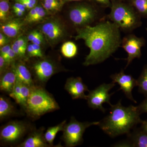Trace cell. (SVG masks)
Returning a JSON list of instances; mask_svg holds the SVG:
<instances>
[{"mask_svg":"<svg viewBox=\"0 0 147 147\" xmlns=\"http://www.w3.org/2000/svg\"><path fill=\"white\" fill-rule=\"evenodd\" d=\"M76 40H83L90 49L84 65L88 66L103 62L121 47V31L110 20H102L94 26L76 29Z\"/></svg>","mask_w":147,"mask_h":147,"instance_id":"1","label":"cell"},{"mask_svg":"<svg viewBox=\"0 0 147 147\" xmlns=\"http://www.w3.org/2000/svg\"><path fill=\"white\" fill-rule=\"evenodd\" d=\"M109 114L100 121L99 126L101 129L111 137L128 134L133 127L142 123L141 113L137 106L130 105L125 107L121 100L111 105Z\"/></svg>","mask_w":147,"mask_h":147,"instance_id":"2","label":"cell"},{"mask_svg":"<svg viewBox=\"0 0 147 147\" xmlns=\"http://www.w3.org/2000/svg\"><path fill=\"white\" fill-rule=\"evenodd\" d=\"M108 20L116 24L121 31L131 33L142 26V17L129 3L111 0Z\"/></svg>","mask_w":147,"mask_h":147,"instance_id":"3","label":"cell"},{"mask_svg":"<svg viewBox=\"0 0 147 147\" xmlns=\"http://www.w3.org/2000/svg\"><path fill=\"white\" fill-rule=\"evenodd\" d=\"M59 108L53 96L43 87L35 85L31 87L30 94L24 109L29 117L37 119Z\"/></svg>","mask_w":147,"mask_h":147,"instance_id":"4","label":"cell"},{"mask_svg":"<svg viewBox=\"0 0 147 147\" xmlns=\"http://www.w3.org/2000/svg\"><path fill=\"white\" fill-rule=\"evenodd\" d=\"M69 16L76 29L92 26L94 22L98 23L107 18L100 9L86 4L78 5L71 8Z\"/></svg>","mask_w":147,"mask_h":147,"instance_id":"5","label":"cell"},{"mask_svg":"<svg viewBox=\"0 0 147 147\" xmlns=\"http://www.w3.org/2000/svg\"><path fill=\"white\" fill-rule=\"evenodd\" d=\"M99 124L100 121L79 122L72 117L69 122L65 123L63 131V139L65 146L73 147L81 145L84 142L83 135L86 129Z\"/></svg>","mask_w":147,"mask_h":147,"instance_id":"6","label":"cell"},{"mask_svg":"<svg viewBox=\"0 0 147 147\" xmlns=\"http://www.w3.org/2000/svg\"><path fill=\"white\" fill-rule=\"evenodd\" d=\"M115 86V83H103L92 90L89 91L86 100L90 108L94 110H99L105 113L106 109L102 106L103 103H107L111 106L110 98L114 94H110L109 92Z\"/></svg>","mask_w":147,"mask_h":147,"instance_id":"7","label":"cell"},{"mask_svg":"<svg viewBox=\"0 0 147 147\" xmlns=\"http://www.w3.org/2000/svg\"><path fill=\"white\" fill-rule=\"evenodd\" d=\"M28 130V126L21 121H12L1 129L0 139L3 143L14 144L22 138Z\"/></svg>","mask_w":147,"mask_h":147,"instance_id":"8","label":"cell"},{"mask_svg":"<svg viewBox=\"0 0 147 147\" xmlns=\"http://www.w3.org/2000/svg\"><path fill=\"white\" fill-rule=\"evenodd\" d=\"M146 40L143 37H138L133 34L129 33L122 39L121 47L127 53L125 68L135 59H139L142 56V48L144 46Z\"/></svg>","mask_w":147,"mask_h":147,"instance_id":"9","label":"cell"},{"mask_svg":"<svg viewBox=\"0 0 147 147\" xmlns=\"http://www.w3.org/2000/svg\"><path fill=\"white\" fill-rule=\"evenodd\" d=\"M32 68L36 81L40 86L46 83L57 71L55 64L46 59L36 62Z\"/></svg>","mask_w":147,"mask_h":147,"instance_id":"10","label":"cell"},{"mask_svg":"<svg viewBox=\"0 0 147 147\" xmlns=\"http://www.w3.org/2000/svg\"><path fill=\"white\" fill-rule=\"evenodd\" d=\"M113 83H117L120 86L125 96L132 102L137 103L132 94V90L137 86V80L130 74H126L123 70H121L119 73L112 74L110 76Z\"/></svg>","mask_w":147,"mask_h":147,"instance_id":"11","label":"cell"},{"mask_svg":"<svg viewBox=\"0 0 147 147\" xmlns=\"http://www.w3.org/2000/svg\"><path fill=\"white\" fill-rule=\"evenodd\" d=\"M65 89L70 94L74 100L84 99L86 100L87 95L85 92H89L88 86L84 84L81 77H71L67 80Z\"/></svg>","mask_w":147,"mask_h":147,"instance_id":"12","label":"cell"},{"mask_svg":"<svg viewBox=\"0 0 147 147\" xmlns=\"http://www.w3.org/2000/svg\"><path fill=\"white\" fill-rule=\"evenodd\" d=\"M41 31L46 39L51 43L59 40L65 34L63 27L57 21H48L43 24Z\"/></svg>","mask_w":147,"mask_h":147,"instance_id":"13","label":"cell"},{"mask_svg":"<svg viewBox=\"0 0 147 147\" xmlns=\"http://www.w3.org/2000/svg\"><path fill=\"white\" fill-rule=\"evenodd\" d=\"M44 129L33 130L29 134L24 141L18 145L19 147H52L45 140Z\"/></svg>","mask_w":147,"mask_h":147,"instance_id":"14","label":"cell"},{"mask_svg":"<svg viewBox=\"0 0 147 147\" xmlns=\"http://www.w3.org/2000/svg\"><path fill=\"white\" fill-rule=\"evenodd\" d=\"M16 76L13 67L5 71L1 76L0 79V90L1 91L10 94L16 84Z\"/></svg>","mask_w":147,"mask_h":147,"instance_id":"15","label":"cell"},{"mask_svg":"<svg viewBox=\"0 0 147 147\" xmlns=\"http://www.w3.org/2000/svg\"><path fill=\"white\" fill-rule=\"evenodd\" d=\"M17 81L22 84L32 87L35 85L31 73L27 67L22 63H18L13 66Z\"/></svg>","mask_w":147,"mask_h":147,"instance_id":"16","label":"cell"},{"mask_svg":"<svg viewBox=\"0 0 147 147\" xmlns=\"http://www.w3.org/2000/svg\"><path fill=\"white\" fill-rule=\"evenodd\" d=\"M128 139L133 147H147V133L142 128L136 129L127 134Z\"/></svg>","mask_w":147,"mask_h":147,"instance_id":"17","label":"cell"},{"mask_svg":"<svg viewBox=\"0 0 147 147\" xmlns=\"http://www.w3.org/2000/svg\"><path fill=\"white\" fill-rule=\"evenodd\" d=\"M24 23L19 19H13L6 22L1 26L3 33L8 37L16 36L23 28Z\"/></svg>","mask_w":147,"mask_h":147,"instance_id":"18","label":"cell"},{"mask_svg":"<svg viewBox=\"0 0 147 147\" xmlns=\"http://www.w3.org/2000/svg\"><path fill=\"white\" fill-rule=\"evenodd\" d=\"M14 108L11 102L6 98L0 97V119L3 120L8 117L14 113Z\"/></svg>","mask_w":147,"mask_h":147,"instance_id":"19","label":"cell"},{"mask_svg":"<svg viewBox=\"0 0 147 147\" xmlns=\"http://www.w3.org/2000/svg\"><path fill=\"white\" fill-rule=\"evenodd\" d=\"M66 123V121H63L57 125L49 127L45 131L44 134L45 140L51 146H53V142L57 134L59 131H63Z\"/></svg>","mask_w":147,"mask_h":147,"instance_id":"20","label":"cell"},{"mask_svg":"<svg viewBox=\"0 0 147 147\" xmlns=\"http://www.w3.org/2000/svg\"><path fill=\"white\" fill-rule=\"evenodd\" d=\"M137 80L139 92L147 97V64L144 66L141 74Z\"/></svg>","mask_w":147,"mask_h":147,"instance_id":"21","label":"cell"},{"mask_svg":"<svg viewBox=\"0 0 147 147\" xmlns=\"http://www.w3.org/2000/svg\"><path fill=\"white\" fill-rule=\"evenodd\" d=\"M61 52L64 57L70 59L77 55L78 48L74 42L67 41L65 42L62 46Z\"/></svg>","mask_w":147,"mask_h":147,"instance_id":"22","label":"cell"},{"mask_svg":"<svg viewBox=\"0 0 147 147\" xmlns=\"http://www.w3.org/2000/svg\"><path fill=\"white\" fill-rule=\"evenodd\" d=\"M129 3L142 18H147V0H129Z\"/></svg>","mask_w":147,"mask_h":147,"instance_id":"23","label":"cell"},{"mask_svg":"<svg viewBox=\"0 0 147 147\" xmlns=\"http://www.w3.org/2000/svg\"><path fill=\"white\" fill-rule=\"evenodd\" d=\"M31 91V87L21 83V93L19 98V105L24 109L26 108L27 101L28 99Z\"/></svg>","mask_w":147,"mask_h":147,"instance_id":"24","label":"cell"},{"mask_svg":"<svg viewBox=\"0 0 147 147\" xmlns=\"http://www.w3.org/2000/svg\"><path fill=\"white\" fill-rule=\"evenodd\" d=\"M9 6L8 2L6 0H1L0 2V19L4 21L8 17Z\"/></svg>","mask_w":147,"mask_h":147,"instance_id":"25","label":"cell"},{"mask_svg":"<svg viewBox=\"0 0 147 147\" xmlns=\"http://www.w3.org/2000/svg\"><path fill=\"white\" fill-rule=\"evenodd\" d=\"M21 82L16 81V84L14 86L12 92L9 94V96L15 100L16 103L19 104V98H20V93L21 88Z\"/></svg>","mask_w":147,"mask_h":147,"instance_id":"26","label":"cell"},{"mask_svg":"<svg viewBox=\"0 0 147 147\" xmlns=\"http://www.w3.org/2000/svg\"><path fill=\"white\" fill-rule=\"evenodd\" d=\"M35 8L37 12L33 22H37L42 20L46 14L45 9L42 7L36 6L35 7Z\"/></svg>","mask_w":147,"mask_h":147,"instance_id":"27","label":"cell"},{"mask_svg":"<svg viewBox=\"0 0 147 147\" xmlns=\"http://www.w3.org/2000/svg\"><path fill=\"white\" fill-rule=\"evenodd\" d=\"M11 47L12 50L16 53L17 57L21 58L24 57H25L26 51L21 48V47H19L18 45H16L15 42H13V44L11 45Z\"/></svg>","mask_w":147,"mask_h":147,"instance_id":"28","label":"cell"},{"mask_svg":"<svg viewBox=\"0 0 147 147\" xmlns=\"http://www.w3.org/2000/svg\"><path fill=\"white\" fill-rule=\"evenodd\" d=\"M27 39L24 36H21L18 38L14 42L19 47L26 51L28 46L27 45Z\"/></svg>","mask_w":147,"mask_h":147,"instance_id":"29","label":"cell"},{"mask_svg":"<svg viewBox=\"0 0 147 147\" xmlns=\"http://www.w3.org/2000/svg\"><path fill=\"white\" fill-rule=\"evenodd\" d=\"M16 57L17 56H16V53L12 50V48H11L8 53L3 58L5 59L7 63L8 64V65H9L11 63L13 62Z\"/></svg>","mask_w":147,"mask_h":147,"instance_id":"30","label":"cell"},{"mask_svg":"<svg viewBox=\"0 0 147 147\" xmlns=\"http://www.w3.org/2000/svg\"><path fill=\"white\" fill-rule=\"evenodd\" d=\"M95 2L100 5V7H110L112 2L111 0H94Z\"/></svg>","mask_w":147,"mask_h":147,"instance_id":"31","label":"cell"},{"mask_svg":"<svg viewBox=\"0 0 147 147\" xmlns=\"http://www.w3.org/2000/svg\"><path fill=\"white\" fill-rule=\"evenodd\" d=\"M8 65V64L7 63L4 58L2 56L0 55V72H1V75L5 72V71L6 68Z\"/></svg>","mask_w":147,"mask_h":147,"instance_id":"32","label":"cell"},{"mask_svg":"<svg viewBox=\"0 0 147 147\" xmlns=\"http://www.w3.org/2000/svg\"><path fill=\"white\" fill-rule=\"evenodd\" d=\"M140 113H147V97L137 106Z\"/></svg>","mask_w":147,"mask_h":147,"instance_id":"33","label":"cell"},{"mask_svg":"<svg viewBox=\"0 0 147 147\" xmlns=\"http://www.w3.org/2000/svg\"><path fill=\"white\" fill-rule=\"evenodd\" d=\"M36 10L35 7L32 9L26 16V21L28 22H33L35 16H36Z\"/></svg>","mask_w":147,"mask_h":147,"instance_id":"34","label":"cell"},{"mask_svg":"<svg viewBox=\"0 0 147 147\" xmlns=\"http://www.w3.org/2000/svg\"><path fill=\"white\" fill-rule=\"evenodd\" d=\"M33 47L36 53L37 58H42L43 57V54L40 45L37 44H32Z\"/></svg>","mask_w":147,"mask_h":147,"instance_id":"35","label":"cell"},{"mask_svg":"<svg viewBox=\"0 0 147 147\" xmlns=\"http://www.w3.org/2000/svg\"><path fill=\"white\" fill-rule=\"evenodd\" d=\"M27 51L28 52V55L30 57H37L36 53L32 44H30L28 45Z\"/></svg>","mask_w":147,"mask_h":147,"instance_id":"36","label":"cell"},{"mask_svg":"<svg viewBox=\"0 0 147 147\" xmlns=\"http://www.w3.org/2000/svg\"><path fill=\"white\" fill-rule=\"evenodd\" d=\"M11 48V47L9 45H5L2 47L0 50L1 56H2L3 57H5Z\"/></svg>","mask_w":147,"mask_h":147,"instance_id":"37","label":"cell"},{"mask_svg":"<svg viewBox=\"0 0 147 147\" xmlns=\"http://www.w3.org/2000/svg\"><path fill=\"white\" fill-rule=\"evenodd\" d=\"M41 32L37 30H34L30 33L28 37V39L29 41L32 42Z\"/></svg>","mask_w":147,"mask_h":147,"instance_id":"38","label":"cell"},{"mask_svg":"<svg viewBox=\"0 0 147 147\" xmlns=\"http://www.w3.org/2000/svg\"><path fill=\"white\" fill-rule=\"evenodd\" d=\"M7 37L3 33H0V46L3 47L5 45L8 41Z\"/></svg>","mask_w":147,"mask_h":147,"instance_id":"39","label":"cell"},{"mask_svg":"<svg viewBox=\"0 0 147 147\" xmlns=\"http://www.w3.org/2000/svg\"><path fill=\"white\" fill-rule=\"evenodd\" d=\"M42 5H43L44 9L47 10H57L59 8V7L53 5L45 2H44V3H42Z\"/></svg>","mask_w":147,"mask_h":147,"instance_id":"40","label":"cell"},{"mask_svg":"<svg viewBox=\"0 0 147 147\" xmlns=\"http://www.w3.org/2000/svg\"><path fill=\"white\" fill-rule=\"evenodd\" d=\"M41 32L39 35H38L32 41V43L33 44H37V45H40L42 44L43 41V36Z\"/></svg>","mask_w":147,"mask_h":147,"instance_id":"41","label":"cell"},{"mask_svg":"<svg viewBox=\"0 0 147 147\" xmlns=\"http://www.w3.org/2000/svg\"><path fill=\"white\" fill-rule=\"evenodd\" d=\"M13 10L14 9H20V10L25 11L26 7L24 5L22 4L21 3L18 2L14 4L13 7Z\"/></svg>","mask_w":147,"mask_h":147,"instance_id":"42","label":"cell"},{"mask_svg":"<svg viewBox=\"0 0 147 147\" xmlns=\"http://www.w3.org/2000/svg\"><path fill=\"white\" fill-rule=\"evenodd\" d=\"M44 2L60 7V3L58 0H44Z\"/></svg>","mask_w":147,"mask_h":147,"instance_id":"43","label":"cell"},{"mask_svg":"<svg viewBox=\"0 0 147 147\" xmlns=\"http://www.w3.org/2000/svg\"><path fill=\"white\" fill-rule=\"evenodd\" d=\"M141 128L147 133V119L146 120L142 121Z\"/></svg>","mask_w":147,"mask_h":147,"instance_id":"44","label":"cell"},{"mask_svg":"<svg viewBox=\"0 0 147 147\" xmlns=\"http://www.w3.org/2000/svg\"><path fill=\"white\" fill-rule=\"evenodd\" d=\"M14 13L18 16H23L24 14L25 11H23L20 10V9H14Z\"/></svg>","mask_w":147,"mask_h":147,"instance_id":"45","label":"cell"},{"mask_svg":"<svg viewBox=\"0 0 147 147\" xmlns=\"http://www.w3.org/2000/svg\"><path fill=\"white\" fill-rule=\"evenodd\" d=\"M27 1L33 5H35L36 3V0H28Z\"/></svg>","mask_w":147,"mask_h":147,"instance_id":"46","label":"cell"},{"mask_svg":"<svg viewBox=\"0 0 147 147\" xmlns=\"http://www.w3.org/2000/svg\"><path fill=\"white\" fill-rule=\"evenodd\" d=\"M28 0H17V1L18 3H21L27 1Z\"/></svg>","mask_w":147,"mask_h":147,"instance_id":"47","label":"cell"},{"mask_svg":"<svg viewBox=\"0 0 147 147\" xmlns=\"http://www.w3.org/2000/svg\"><path fill=\"white\" fill-rule=\"evenodd\" d=\"M65 1H81L82 0H65Z\"/></svg>","mask_w":147,"mask_h":147,"instance_id":"48","label":"cell"},{"mask_svg":"<svg viewBox=\"0 0 147 147\" xmlns=\"http://www.w3.org/2000/svg\"><path fill=\"white\" fill-rule=\"evenodd\" d=\"M117 1H123L124 0H117Z\"/></svg>","mask_w":147,"mask_h":147,"instance_id":"49","label":"cell"},{"mask_svg":"<svg viewBox=\"0 0 147 147\" xmlns=\"http://www.w3.org/2000/svg\"><path fill=\"white\" fill-rule=\"evenodd\" d=\"M146 31L147 32V28H146Z\"/></svg>","mask_w":147,"mask_h":147,"instance_id":"50","label":"cell"}]
</instances>
